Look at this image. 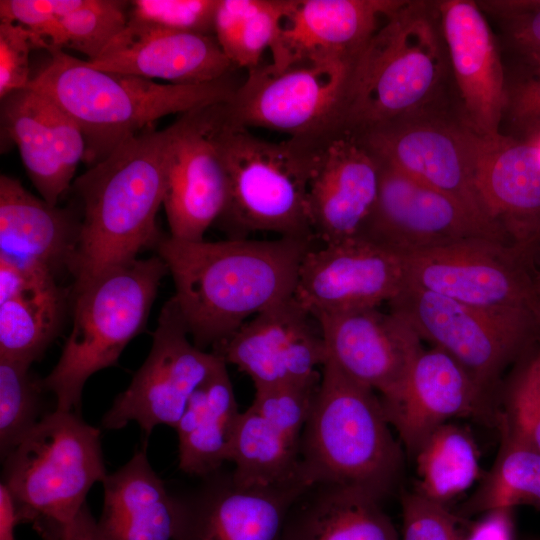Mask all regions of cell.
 I'll list each match as a JSON object with an SVG mask.
<instances>
[{
	"label": "cell",
	"mask_w": 540,
	"mask_h": 540,
	"mask_svg": "<svg viewBox=\"0 0 540 540\" xmlns=\"http://www.w3.org/2000/svg\"><path fill=\"white\" fill-rule=\"evenodd\" d=\"M80 232L78 210L51 205L11 176H0V257L68 272Z\"/></svg>",
	"instance_id": "obj_26"
},
{
	"label": "cell",
	"mask_w": 540,
	"mask_h": 540,
	"mask_svg": "<svg viewBox=\"0 0 540 540\" xmlns=\"http://www.w3.org/2000/svg\"><path fill=\"white\" fill-rule=\"evenodd\" d=\"M389 426L380 396L327 360L302 434L301 477L381 503L399 487L404 466Z\"/></svg>",
	"instance_id": "obj_5"
},
{
	"label": "cell",
	"mask_w": 540,
	"mask_h": 540,
	"mask_svg": "<svg viewBox=\"0 0 540 540\" xmlns=\"http://www.w3.org/2000/svg\"><path fill=\"white\" fill-rule=\"evenodd\" d=\"M439 10L455 110L473 133L497 135L507 103V76L487 18L470 0H442Z\"/></svg>",
	"instance_id": "obj_20"
},
{
	"label": "cell",
	"mask_w": 540,
	"mask_h": 540,
	"mask_svg": "<svg viewBox=\"0 0 540 540\" xmlns=\"http://www.w3.org/2000/svg\"><path fill=\"white\" fill-rule=\"evenodd\" d=\"M151 350L128 388L114 400L101 424L118 430L135 421L149 435L155 426L176 427L198 389L226 362L189 341L174 298L162 307Z\"/></svg>",
	"instance_id": "obj_13"
},
{
	"label": "cell",
	"mask_w": 540,
	"mask_h": 540,
	"mask_svg": "<svg viewBox=\"0 0 540 540\" xmlns=\"http://www.w3.org/2000/svg\"><path fill=\"white\" fill-rule=\"evenodd\" d=\"M540 509V452L500 434L497 457L456 513L466 518L497 508Z\"/></svg>",
	"instance_id": "obj_34"
},
{
	"label": "cell",
	"mask_w": 540,
	"mask_h": 540,
	"mask_svg": "<svg viewBox=\"0 0 540 540\" xmlns=\"http://www.w3.org/2000/svg\"><path fill=\"white\" fill-rule=\"evenodd\" d=\"M219 0L129 1L128 24L144 28L214 36Z\"/></svg>",
	"instance_id": "obj_39"
},
{
	"label": "cell",
	"mask_w": 540,
	"mask_h": 540,
	"mask_svg": "<svg viewBox=\"0 0 540 540\" xmlns=\"http://www.w3.org/2000/svg\"><path fill=\"white\" fill-rule=\"evenodd\" d=\"M401 540H461L462 519L447 505L430 500L415 490L402 489Z\"/></svg>",
	"instance_id": "obj_41"
},
{
	"label": "cell",
	"mask_w": 540,
	"mask_h": 540,
	"mask_svg": "<svg viewBox=\"0 0 540 540\" xmlns=\"http://www.w3.org/2000/svg\"><path fill=\"white\" fill-rule=\"evenodd\" d=\"M240 415L224 364L193 393L175 427L179 468L202 478L219 471L229 461Z\"/></svg>",
	"instance_id": "obj_29"
},
{
	"label": "cell",
	"mask_w": 540,
	"mask_h": 540,
	"mask_svg": "<svg viewBox=\"0 0 540 540\" xmlns=\"http://www.w3.org/2000/svg\"><path fill=\"white\" fill-rule=\"evenodd\" d=\"M405 285L402 255L354 236L306 253L293 298L315 317L389 304Z\"/></svg>",
	"instance_id": "obj_16"
},
{
	"label": "cell",
	"mask_w": 540,
	"mask_h": 540,
	"mask_svg": "<svg viewBox=\"0 0 540 540\" xmlns=\"http://www.w3.org/2000/svg\"><path fill=\"white\" fill-rule=\"evenodd\" d=\"M282 540H400L380 502L335 485L308 487L292 505Z\"/></svg>",
	"instance_id": "obj_28"
},
{
	"label": "cell",
	"mask_w": 540,
	"mask_h": 540,
	"mask_svg": "<svg viewBox=\"0 0 540 540\" xmlns=\"http://www.w3.org/2000/svg\"><path fill=\"white\" fill-rule=\"evenodd\" d=\"M52 540H105L97 521L85 504L74 519L63 526Z\"/></svg>",
	"instance_id": "obj_47"
},
{
	"label": "cell",
	"mask_w": 540,
	"mask_h": 540,
	"mask_svg": "<svg viewBox=\"0 0 540 540\" xmlns=\"http://www.w3.org/2000/svg\"><path fill=\"white\" fill-rule=\"evenodd\" d=\"M499 433L540 452V341L520 361L498 406Z\"/></svg>",
	"instance_id": "obj_38"
},
{
	"label": "cell",
	"mask_w": 540,
	"mask_h": 540,
	"mask_svg": "<svg viewBox=\"0 0 540 540\" xmlns=\"http://www.w3.org/2000/svg\"><path fill=\"white\" fill-rule=\"evenodd\" d=\"M87 62L100 70L173 84L217 81L234 68L213 35L144 29L128 23L100 56Z\"/></svg>",
	"instance_id": "obj_25"
},
{
	"label": "cell",
	"mask_w": 540,
	"mask_h": 540,
	"mask_svg": "<svg viewBox=\"0 0 540 540\" xmlns=\"http://www.w3.org/2000/svg\"><path fill=\"white\" fill-rule=\"evenodd\" d=\"M403 0H293L270 48L275 68L328 59L355 61Z\"/></svg>",
	"instance_id": "obj_24"
},
{
	"label": "cell",
	"mask_w": 540,
	"mask_h": 540,
	"mask_svg": "<svg viewBox=\"0 0 540 540\" xmlns=\"http://www.w3.org/2000/svg\"><path fill=\"white\" fill-rule=\"evenodd\" d=\"M513 510L497 508L482 513L462 531L461 540H514Z\"/></svg>",
	"instance_id": "obj_46"
},
{
	"label": "cell",
	"mask_w": 540,
	"mask_h": 540,
	"mask_svg": "<svg viewBox=\"0 0 540 540\" xmlns=\"http://www.w3.org/2000/svg\"><path fill=\"white\" fill-rule=\"evenodd\" d=\"M379 162L377 199L356 236L402 256L473 238L504 242L455 199Z\"/></svg>",
	"instance_id": "obj_14"
},
{
	"label": "cell",
	"mask_w": 540,
	"mask_h": 540,
	"mask_svg": "<svg viewBox=\"0 0 540 540\" xmlns=\"http://www.w3.org/2000/svg\"><path fill=\"white\" fill-rule=\"evenodd\" d=\"M46 50L49 58L28 88L50 97L76 121L86 142L84 160L91 166L166 115L229 102L238 86L229 76L200 84H159L97 69L63 49Z\"/></svg>",
	"instance_id": "obj_3"
},
{
	"label": "cell",
	"mask_w": 540,
	"mask_h": 540,
	"mask_svg": "<svg viewBox=\"0 0 540 540\" xmlns=\"http://www.w3.org/2000/svg\"><path fill=\"white\" fill-rule=\"evenodd\" d=\"M128 8L126 1L84 0L52 26L43 40L47 48L73 49L94 60L126 27Z\"/></svg>",
	"instance_id": "obj_36"
},
{
	"label": "cell",
	"mask_w": 540,
	"mask_h": 540,
	"mask_svg": "<svg viewBox=\"0 0 540 540\" xmlns=\"http://www.w3.org/2000/svg\"><path fill=\"white\" fill-rule=\"evenodd\" d=\"M224 108L217 142L229 191L217 223L228 238L269 232L314 239L307 216V193L321 143L259 138L247 128L229 124Z\"/></svg>",
	"instance_id": "obj_7"
},
{
	"label": "cell",
	"mask_w": 540,
	"mask_h": 540,
	"mask_svg": "<svg viewBox=\"0 0 540 540\" xmlns=\"http://www.w3.org/2000/svg\"><path fill=\"white\" fill-rule=\"evenodd\" d=\"M106 473L100 430L75 412L54 410L3 460L2 481L21 522H33L52 540L86 504Z\"/></svg>",
	"instance_id": "obj_8"
},
{
	"label": "cell",
	"mask_w": 540,
	"mask_h": 540,
	"mask_svg": "<svg viewBox=\"0 0 540 540\" xmlns=\"http://www.w3.org/2000/svg\"><path fill=\"white\" fill-rule=\"evenodd\" d=\"M532 262L537 273H540V245L532 256Z\"/></svg>",
	"instance_id": "obj_49"
},
{
	"label": "cell",
	"mask_w": 540,
	"mask_h": 540,
	"mask_svg": "<svg viewBox=\"0 0 540 540\" xmlns=\"http://www.w3.org/2000/svg\"><path fill=\"white\" fill-rule=\"evenodd\" d=\"M83 2L84 0H1L0 20L22 25L43 40L44 34L52 26Z\"/></svg>",
	"instance_id": "obj_45"
},
{
	"label": "cell",
	"mask_w": 540,
	"mask_h": 540,
	"mask_svg": "<svg viewBox=\"0 0 540 540\" xmlns=\"http://www.w3.org/2000/svg\"><path fill=\"white\" fill-rule=\"evenodd\" d=\"M496 19L507 48L526 70L540 69V0L477 2Z\"/></svg>",
	"instance_id": "obj_40"
},
{
	"label": "cell",
	"mask_w": 540,
	"mask_h": 540,
	"mask_svg": "<svg viewBox=\"0 0 540 540\" xmlns=\"http://www.w3.org/2000/svg\"><path fill=\"white\" fill-rule=\"evenodd\" d=\"M496 397L481 388L445 351L424 348L415 357L402 393L384 408L409 457L438 427L454 417H470L496 426Z\"/></svg>",
	"instance_id": "obj_22"
},
{
	"label": "cell",
	"mask_w": 540,
	"mask_h": 540,
	"mask_svg": "<svg viewBox=\"0 0 540 540\" xmlns=\"http://www.w3.org/2000/svg\"><path fill=\"white\" fill-rule=\"evenodd\" d=\"M450 77L439 1L403 0L354 62L339 133L443 105Z\"/></svg>",
	"instance_id": "obj_4"
},
{
	"label": "cell",
	"mask_w": 540,
	"mask_h": 540,
	"mask_svg": "<svg viewBox=\"0 0 540 540\" xmlns=\"http://www.w3.org/2000/svg\"><path fill=\"white\" fill-rule=\"evenodd\" d=\"M354 62L328 59L283 68L260 64L248 70L225 103L226 121L324 142L340 132Z\"/></svg>",
	"instance_id": "obj_10"
},
{
	"label": "cell",
	"mask_w": 540,
	"mask_h": 540,
	"mask_svg": "<svg viewBox=\"0 0 540 540\" xmlns=\"http://www.w3.org/2000/svg\"><path fill=\"white\" fill-rule=\"evenodd\" d=\"M176 129L175 121L163 130L149 127L131 135L74 180L80 232L68 268L71 289L156 248L163 236L156 217Z\"/></svg>",
	"instance_id": "obj_2"
},
{
	"label": "cell",
	"mask_w": 540,
	"mask_h": 540,
	"mask_svg": "<svg viewBox=\"0 0 540 540\" xmlns=\"http://www.w3.org/2000/svg\"><path fill=\"white\" fill-rule=\"evenodd\" d=\"M203 479L195 490L173 495V540H282L292 505L310 487L304 481L244 486L221 470Z\"/></svg>",
	"instance_id": "obj_17"
},
{
	"label": "cell",
	"mask_w": 540,
	"mask_h": 540,
	"mask_svg": "<svg viewBox=\"0 0 540 540\" xmlns=\"http://www.w3.org/2000/svg\"><path fill=\"white\" fill-rule=\"evenodd\" d=\"M36 93L59 161L68 178L73 180L79 162L85 159L86 142L82 130L76 121L55 101L39 91Z\"/></svg>",
	"instance_id": "obj_44"
},
{
	"label": "cell",
	"mask_w": 540,
	"mask_h": 540,
	"mask_svg": "<svg viewBox=\"0 0 540 540\" xmlns=\"http://www.w3.org/2000/svg\"><path fill=\"white\" fill-rule=\"evenodd\" d=\"M255 389L307 382L328 358L320 326L293 296L257 314L213 348Z\"/></svg>",
	"instance_id": "obj_19"
},
{
	"label": "cell",
	"mask_w": 540,
	"mask_h": 540,
	"mask_svg": "<svg viewBox=\"0 0 540 540\" xmlns=\"http://www.w3.org/2000/svg\"><path fill=\"white\" fill-rule=\"evenodd\" d=\"M102 483L97 525L105 540H173L174 496L151 467L146 447Z\"/></svg>",
	"instance_id": "obj_27"
},
{
	"label": "cell",
	"mask_w": 540,
	"mask_h": 540,
	"mask_svg": "<svg viewBox=\"0 0 540 540\" xmlns=\"http://www.w3.org/2000/svg\"><path fill=\"white\" fill-rule=\"evenodd\" d=\"M357 136L381 162L450 196L494 229L474 183L475 133L456 111L439 105Z\"/></svg>",
	"instance_id": "obj_12"
},
{
	"label": "cell",
	"mask_w": 540,
	"mask_h": 540,
	"mask_svg": "<svg viewBox=\"0 0 540 540\" xmlns=\"http://www.w3.org/2000/svg\"><path fill=\"white\" fill-rule=\"evenodd\" d=\"M504 118L514 131L510 136L540 144V69H525L524 76L507 80Z\"/></svg>",
	"instance_id": "obj_43"
},
{
	"label": "cell",
	"mask_w": 540,
	"mask_h": 540,
	"mask_svg": "<svg viewBox=\"0 0 540 540\" xmlns=\"http://www.w3.org/2000/svg\"><path fill=\"white\" fill-rule=\"evenodd\" d=\"M46 43L28 28L0 20V98L29 87V55Z\"/></svg>",
	"instance_id": "obj_42"
},
{
	"label": "cell",
	"mask_w": 540,
	"mask_h": 540,
	"mask_svg": "<svg viewBox=\"0 0 540 540\" xmlns=\"http://www.w3.org/2000/svg\"><path fill=\"white\" fill-rule=\"evenodd\" d=\"M380 162L355 134L341 132L319 146L307 193L315 240L330 244L358 234L376 202Z\"/></svg>",
	"instance_id": "obj_23"
},
{
	"label": "cell",
	"mask_w": 540,
	"mask_h": 540,
	"mask_svg": "<svg viewBox=\"0 0 540 540\" xmlns=\"http://www.w3.org/2000/svg\"><path fill=\"white\" fill-rule=\"evenodd\" d=\"M406 283L461 303L540 317L532 259L493 238H473L403 256Z\"/></svg>",
	"instance_id": "obj_11"
},
{
	"label": "cell",
	"mask_w": 540,
	"mask_h": 540,
	"mask_svg": "<svg viewBox=\"0 0 540 540\" xmlns=\"http://www.w3.org/2000/svg\"><path fill=\"white\" fill-rule=\"evenodd\" d=\"M539 145H540V144H539ZM539 145H538V146H539Z\"/></svg>",
	"instance_id": "obj_52"
},
{
	"label": "cell",
	"mask_w": 540,
	"mask_h": 540,
	"mask_svg": "<svg viewBox=\"0 0 540 540\" xmlns=\"http://www.w3.org/2000/svg\"><path fill=\"white\" fill-rule=\"evenodd\" d=\"M225 103L181 114L167 162L165 208L170 236L200 241L228 201V176L217 131Z\"/></svg>",
	"instance_id": "obj_15"
},
{
	"label": "cell",
	"mask_w": 540,
	"mask_h": 540,
	"mask_svg": "<svg viewBox=\"0 0 540 540\" xmlns=\"http://www.w3.org/2000/svg\"><path fill=\"white\" fill-rule=\"evenodd\" d=\"M29 364L0 358V454L2 461L49 412L42 380Z\"/></svg>",
	"instance_id": "obj_37"
},
{
	"label": "cell",
	"mask_w": 540,
	"mask_h": 540,
	"mask_svg": "<svg viewBox=\"0 0 540 540\" xmlns=\"http://www.w3.org/2000/svg\"><path fill=\"white\" fill-rule=\"evenodd\" d=\"M21 522L15 501L6 486L0 485V540H15L14 529Z\"/></svg>",
	"instance_id": "obj_48"
},
{
	"label": "cell",
	"mask_w": 540,
	"mask_h": 540,
	"mask_svg": "<svg viewBox=\"0 0 540 540\" xmlns=\"http://www.w3.org/2000/svg\"><path fill=\"white\" fill-rule=\"evenodd\" d=\"M327 360L380 395L384 408L399 399L421 339L397 313L379 307L315 316Z\"/></svg>",
	"instance_id": "obj_18"
},
{
	"label": "cell",
	"mask_w": 540,
	"mask_h": 540,
	"mask_svg": "<svg viewBox=\"0 0 540 540\" xmlns=\"http://www.w3.org/2000/svg\"><path fill=\"white\" fill-rule=\"evenodd\" d=\"M536 281H537L538 292L540 295V273H537V272H536Z\"/></svg>",
	"instance_id": "obj_50"
},
{
	"label": "cell",
	"mask_w": 540,
	"mask_h": 540,
	"mask_svg": "<svg viewBox=\"0 0 540 540\" xmlns=\"http://www.w3.org/2000/svg\"><path fill=\"white\" fill-rule=\"evenodd\" d=\"M301 441L250 405L241 412L232 442L229 461L235 466L232 471L235 480L244 486L304 481L301 477Z\"/></svg>",
	"instance_id": "obj_31"
},
{
	"label": "cell",
	"mask_w": 540,
	"mask_h": 540,
	"mask_svg": "<svg viewBox=\"0 0 540 540\" xmlns=\"http://www.w3.org/2000/svg\"><path fill=\"white\" fill-rule=\"evenodd\" d=\"M293 0H219L214 36L234 67L260 65L273 45Z\"/></svg>",
	"instance_id": "obj_35"
},
{
	"label": "cell",
	"mask_w": 540,
	"mask_h": 540,
	"mask_svg": "<svg viewBox=\"0 0 540 540\" xmlns=\"http://www.w3.org/2000/svg\"><path fill=\"white\" fill-rule=\"evenodd\" d=\"M1 121L18 147L27 175L41 198L58 205L72 180L59 161L36 91L26 88L2 99Z\"/></svg>",
	"instance_id": "obj_32"
},
{
	"label": "cell",
	"mask_w": 540,
	"mask_h": 540,
	"mask_svg": "<svg viewBox=\"0 0 540 540\" xmlns=\"http://www.w3.org/2000/svg\"><path fill=\"white\" fill-rule=\"evenodd\" d=\"M389 307L494 397L506 369L540 341V317L533 313L479 308L407 283Z\"/></svg>",
	"instance_id": "obj_9"
},
{
	"label": "cell",
	"mask_w": 540,
	"mask_h": 540,
	"mask_svg": "<svg viewBox=\"0 0 540 540\" xmlns=\"http://www.w3.org/2000/svg\"><path fill=\"white\" fill-rule=\"evenodd\" d=\"M526 540H540V538H528Z\"/></svg>",
	"instance_id": "obj_51"
},
{
	"label": "cell",
	"mask_w": 540,
	"mask_h": 540,
	"mask_svg": "<svg viewBox=\"0 0 540 540\" xmlns=\"http://www.w3.org/2000/svg\"><path fill=\"white\" fill-rule=\"evenodd\" d=\"M313 242L297 237L184 241L163 234L155 249L173 279V298L188 333L205 350L291 298Z\"/></svg>",
	"instance_id": "obj_1"
},
{
	"label": "cell",
	"mask_w": 540,
	"mask_h": 540,
	"mask_svg": "<svg viewBox=\"0 0 540 540\" xmlns=\"http://www.w3.org/2000/svg\"><path fill=\"white\" fill-rule=\"evenodd\" d=\"M70 299L55 274L40 270L0 300V358L29 365L40 359L60 333Z\"/></svg>",
	"instance_id": "obj_30"
},
{
	"label": "cell",
	"mask_w": 540,
	"mask_h": 540,
	"mask_svg": "<svg viewBox=\"0 0 540 540\" xmlns=\"http://www.w3.org/2000/svg\"><path fill=\"white\" fill-rule=\"evenodd\" d=\"M477 445L466 429L445 423L423 442L414 456L418 480L414 490L445 504L468 490L484 473Z\"/></svg>",
	"instance_id": "obj_33"
},
{
	"label": "cell",
	"mask_w": 540,
	"mask_h": 540,
	"mask_svg": "<svg viewBox=\"0 0 540 540\" xmlns=\"http://www.w3.org/2000/svg\"><path fill=\"white\" fill-rule=\"evenodd\" d=\"M165 262L157 255L136 259L70 290L72 330L52 371L42 379L56 398L55 409L80 415L84 385L117 363L148 319Z\"/></svg>",
	"instance_id": "obj_6"
},
{
	"label": "cell",
	"mask_w": 540,
	"mask_h": 540,
	"mask_svg": "<svg viewBox=\"0 0 540 540\" xmlns=\"http://www.w3.org/2000/svg\"><path fill=\"white\" fill-rule=\"evenodd\" d=\"M474 183L489 223L532 258L540 245V147L502 132L475 134Z\"/></svg>",
	"instance_id": "obj_21"
}]
</instances>
